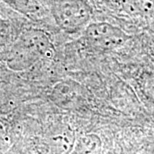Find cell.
I'll list each match as a JSON object with an SVG mask.
<instances>
[{
	"label": "cell",
	"mask_w": 154,
	"mask_h": 154,
	"mask_svg": "<svg viewBox=\"0 0 154 154\" xmlns=\"http://www.w3.org/2000/svg\"><path fill=\"white\" fill-rule=\"evenodd\" d=\"M88 41L104 49L120 46L129 38L124 31L108 23H93L85 28Z\"/></svg>",
	"instance_id": "2"
},
{
	"label": "cell",
	"mask_w": 154,
	"mask_h": 154,
	"mask_svg": "<svg viewBox=\"0 0 154 154\" xmlns=\"http://www.w3.org/2000/svg\"><path fill=\"white\" fill-rule=\"evenodd\" d=\"M91 14V7L84 0H59L54 6L58 25L69 33L82 29L90 20Z\"/></svg>",
	"instance_id": "1"
},
{
	"label": "cell",
	"mask_w": 154,
	"mask_h": 154,
	"mask_svg": "<svg viewBox=\"0 0 154 154\" xmlns=\"http://www.w3.org/2000/svg\"><path fill=\"white\" fill-rule=\"evenodd\" d=\"M135 6L141 13L147 16L154 15V0H134Z\"/></svg>",
	"instance_id": "4"
},
{
	"label": "cell",
	"mask_w": 154,
	"mask_h": 154,
	"mask_svg": "<svg viewBox=\"0 0 154 154\" xmlns=\"http://www.w3.org/2000/svg\"><path fill=\"white\" fill-rule=\"evenodd\" d=\"M141 85L145 96L154 104V71L144 73L141 79Z\"/></svg>",
	"instance_id": "3"
}]
</instances>
